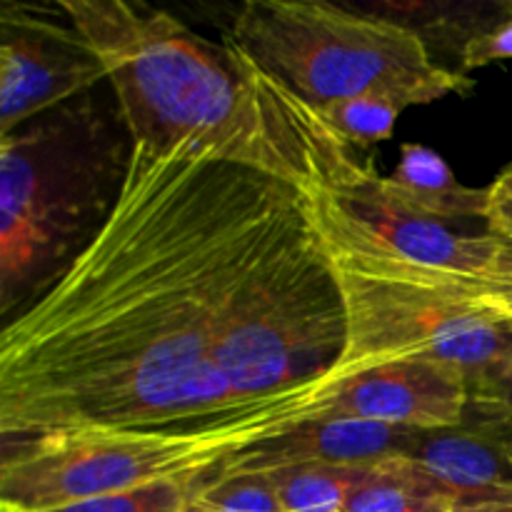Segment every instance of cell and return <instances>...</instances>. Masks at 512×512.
Instances as JSON below:
<instances>
[{
  "instance_id": "cell-3",
  "label": "cell",
  "mask_w": 512,
  "mask_h": 512,
  "mask_svg": "<svg viewBox=\"0 0 512 512\" xmlns=\"http://www.w3.org/2000/svg\"><path fill=\"white\" fill-rule=\"evenodd\" d=\"M118 103L93 93L0 138V315L8 323L93 243L128 175Z\"/></svg>"
},
{
  "instance_id": "cell-2",
  "label": "cell",
  "mask_w": 512,
  "mask_h": 512,
  "mask_svg": "<svg viewBox=\"0 0 512 512\" xmlns=\"http://www.w3.org/2000/svg\"><path fill=\"white\" fill-rule=\"evenodd\" d=\"M58 5L103 63L133 145L223 160L303 193H340L370 168L318 108L228 38L213 43L130 0Z\"/></svg>"
},
{
  "instance_id": "cell-17",
  "label": "cell",
  "mask_w": 512,
  "mask_h": 512,
  "mask_svg": "<svg viewBox=\"0 0 512 512\" xmlns=\"http://www.w3.org/2000/svg\"><path fill=\"white\" fill-rule=\"evenodd\" d=\"M403 110L405 105L393 98H385V95H360V98L325 105L320 108V113L350 148L365 150L370 145L390 140Z\"/></svg>"
},
{
  "instance_id": "cell-21",
  "label": "cell",
  "mask_w": 512,
  "mask_h": 512,
  "mask_svg": "<svg viewBox=\"0 0 512 512\" xmlns=\"http://www.w3.org/2000/svg\"><path fill=\"white\" fill-rule=\"evenodd\" d=\"M470 388H473V398L498 403L512 410V348L495 368L470 380Z\"/></svg>"
},
{
  "instance_id": "cell-25",
  "label": "cell",
  "mask_w": 512,
  "mask_h": 512,
  "mask_svg": "<svg viewBox=\"0 0 512 512\" xmlns=\"http://www.w3.org/2000/svg\"><path fill=\"white\" fill-rule=\"evenodd\" d=\"M0 512H20V510H13V508H3V505H0Z\"/></svg>"
},
{
  "instance_id": "cell-11",
  "label": "cell",
  "mask_w": 512,
  "mask_h": 512,
  "mask_svg": "<svg viewBox=\"0 0 512 512\" xmlns=\"http://www.w3.org/2000/svg\"><path fill=\"white\" fill-rule=\"evenodd\" d=\"M410 458L455 500H512V410L473 398L463 425L420 433Z\"/></svg>"
},
{
  "instance_id": "cell-10",
  "label": "cell",
  "mask_w": 512,
  "mask_h": 512,
  "mask_svg": "<svg viewBox=\"0 0 512 512\" xmlns=\"http://www.w3.org/2000/svg\"><path fill=\"white\" fill-rule=\"evenodd\" d=\"M375 178L378 173L370 165L363 178L340 193H333L340 208L365 238L408 263L425 265L430 270L473 275V278H485L498 270L508 248L505 240L490 233H458L438 220L405 213L380 195Z\"/></svg>"
},
{
  "instance_id": "cell-9",
  "label": "cell",
  "mask_w": 512,
  "mask_h": 512,
  "mask_svg": "<svg viewBox=\"0 0 512 512\" xmlns=\"http://www.w3.org/2000/svg\"><path fill=\"white\" fill-rule=\"evenodd\" d=\"M473 400L468 370L445 360H398L333 383L315 418H355L433 433L465 423Z\"/></svg>"
},
{
  "instance_id": "cell-20",
  "label": "cell",
  "mask_w": 512,
  "mask_h": 512,
  "mask_svg": "<svg viewBox=\"0 0 512 512\" xmlns=\"http://www.w3.org/2000/svg\"><path fill=\"white\" fill-rule=\"evenodd\" d=\"M473 293L480 305L498 315L505 323H512V245L505 248L503 260L493 275L473 280Z\"/></svg>"
},
{
  "instance_id": "cell-6",
  "label": "cell",
  "mask_w": 512,
  "mask_h": 512,
  "mask_svg": "<svg viewBox=\"0 0 512 512\" xmlns=\"http://www.w3.org/2000/svg\"><path fill=\"white\" fill-rule=\"evenodd\" d=\"M228 40L318 110L360 95L410 108L475 88L468 73L440 65L423 35L398 18L323 0H248Z\"/></svg>"
},
{
  "instance_id": "cell-12",
  "label": "cell",
  "mask_w": 512,
  "mask_h": 512,
  "mask_svg": "<svg viewBox=\"0 0 512 512\" xmlns=\"http://www.w3.org/2000/svg\"><path fill=\"white\" fill-rule=\"evenodd\" d=\"M418 430L368 423L355 418H315L240 450L215 473H273L298 465H375L410 455Z\"/></svg>"
},
{
  "instance_id": "cell-22",
  "label": "cell",
  "mask_w": 512,
  "mask_h": 512,
  "mask_svg": "<svg viewBox=\"0 0 512 512\" xmlns=\"http://www.w3.org/2000/svg\"><path fill=\"white\" fill-rule=\"evenodd\" d=\"M488 233L495 238L505 240L512 245V195H493L490 193V208L485 215Z\"/></svg>"
},
{
  "instance_id": "cell-8",
  "label": "cell",
  "mask_w": 512,
  "mask_h": 512,
  "mask_svg": "<svg viewBox=\"0 0 512 512\" xmlns=\"http://www.w3.org/2000/svg\"><path fill=\"white\" fill-rule=\"evenodd\" d=\"M108 83L103 63L58 3L0 8V138Z\"/></svg>"
},
{
  "instance_id": "cell-24",
  "label": "cell",
  "mask_w": 512,
  "mask_h": 512,
  "mask_svg": "<svg viewBox=\"0 0 512 512\" xmlns=\"http://www.w3.org/2000/svg\"><path fill=\"white\" fill-rule=\"evenodd\" d=\"M490 193L498 195V198L500 195H512V163L498 175V178L493 180V185H490Z\"/></svg>"
},
{
  "instance_id": "cell-18",
  "label": "cell",
  "mask_w": 512,
  "mask_h": 512,
  "mask_svg": "<svg viewBox=\"0 0 512 512\" xmlns=\"http://www.w3.org/2000/svg\"><path fill=\"white\" fill-rule=\"evenodd\" d=\"M205 478V475H203ZM203 478H175L140 485L123 493L98 495L45 512H183Z\"/></svg>"
},
{
  "instance_id": "cell-14",
  "label": "cell",
  "mask_w": 512,
  "mask_h": 512,
  "mask_svg": "<svg viewBox=\"0 0 512 512\" xmlns=\"http://www.w3.org/2000/svg\"><path fill=\"white\" fill-rule=\"evenodd\" d=\"M455 500L410 455L370 465L343 512H455Z\"/></svg>"
},
{
  "instance_id": "cell-1",
  "label": "cell",
  "mask_w": 512,
  "mask_h": 512,
  "mask_svg": "<svg viewBox=\"0 0 512 512\" xmlns=\"http://www.w3.org/2000/svg\"><path fill=\"white\" fill-rule=\"evenodd\" d=\"M270 175L133 145L93 243L0 333V440L245 413L213 358L240 278L303 208ZM268 400V398H265Z\"/></svg>"
},
{
  "instance_id": "cell-4",
  "label": "cell",
  "mask_w": 512,
  "mask_h": 512,
  "mask_svg": "<svg viewBox=\"0 0 512 512\" xmlns=\"http://www.w3.org/2000/svg\"><path fill=\"white\" fill-rule=\"evenodd\" d=\"M310 223L343 295L348 338L330 383L398 360H445L488 373L512 348V323L478 303L473 275L408 263L365 238L330 190L305 193Z\"/></svg>"
},
{
  "instance_id": "cell-7",
  "label": "cell",
  "mask_w": 512,
  "mask_h": 512,
  "mask_svg": "<svg viewBox=\"0 0 512 512\" xmlns=\"http://www.w3.org/2000/svg\"><path fill=\"white\" fill-rule=\"evenodd\" d=\"M345 338L338 278L303 200L230 295L213 358L235 398L255 403L328 378Z\"/></svg>"
},
{
  "instance_id": "cell-5",
  "label": "cell",
  "mask_w": 512,
  "mask_h": 512,
  "mask_svg": "<svg viewBox=\"0 0 512 512\" xmlns=\"http://www.w3.org/2000/svg\"><path fill=\"white\" fill-rule=\"evenodd\" d=\"M330 388L328 378L318 380L198 428H63L3 440L0 505L45 512L160 480L203 478L240 450L315 420Z\"/></svg>"
},
{
  "instance_id": "cell-15",
  "label": "cell",
  "mask_w": 512,
  "mask_h": 512,
  "mask_svg": "<svg viewBox=\"0 0 512 512\" xmlns=\"http://www.w3.org/2000/svg\"><path fill=\"white\" fill-rule=\"evenodd\" d=\"M368 468L370 465H298L268 475L285 512H343L350 490Z\"/></svg>"
},
{
  "instance_id": "cell-13",
  "label": "cell",
  "mask_w": 512,
  "mask_h": 512,
  "mask_svg": "<svg viewBox=\"0 0 512 512\" xmlns=\"http://www.w3.org/2000/svg\"><path fill=\"white\" fill-rule=\"evenodd\" d=\"M375 185L395 208L445 225L468 218L485 220L490 208V185H463L443 155L420 143H405L393 173L378 175Z\"/></svg>"
},
{
  "instance_id": "cell-19",
  "label": "cell",
  "mask_w": 512,
  "mask_h": 512,
  "mask_svg": "<svg viewBox=\"0 0 512 512\" xmlns=\"http://www.w3.org/2000/svg\"><path fill=\"white\" fill-rule=\"evenodd\" d=\"M503 60H512V3L503 5V13L498 15V20L485 25L483 30L470 33L463 50H460L463 73L503 63Z\"/></svg>"
},
{
  "instance_id": "cell-16",
  "label": "cell",
  "mask_w": 512,
  "mask_h": 512,
  "mask_svg": "<svg viewBox=\"0 0 512 512\" xmlns=\"http://www.w3.org/2000/svg\"><path fill=\"white\" fill-rule=\"evenodd\" d=\"M183 512H285L268 473H210Z\"/></svg>"
},
{
  "instance_id": "cell-23",
  "label": "cell",
  "mask_w": 512,
  "mask_h": 512,
  "mask_svg": "<svg viewBox=\"0 0 512 512\" xmlns=\"http://www.w3.org/2000/svg\"><path fill=\"white\" fill-rule=\"evenodd\" d=\"M455 512H512V500H478V503H460Z\"/></svg>"
}]
</instances>
